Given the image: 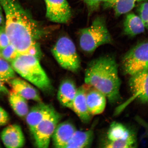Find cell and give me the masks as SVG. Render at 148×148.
<instances>
[{
	"mask_svg": "<svg viewBox=\"0 0 148 148\" xmlns=\"http://www.w3.org/2000/svg\"><path fill=\"white\" fill-rule=\"evenodd\" d=\"M5 16V30L10 44L19 54H30L40 58L39 40L43 30L17 0H0Z\"/></svg>",
	"mask_w": 148,
	"mask_h": 148,
	"instance_id": "1",
	"label": "cell"
},
{
	"mask_svg": "<svg viewBox=\"0 0 148 148\" xmlns=\"http://www.w3.org/2000/svg\"><path fill=\"white\" fill-rule=\"evenodd\" d=\"M84 81L85 84L102 92L111 103L121 99V79L117 62L112 56H103L91 61L85 71Z\"/></svg>",
	"mask_w": 148,
	"mask_h": 148,
	"instance_id": "2",
	"label": "cell"
},
{
	"mask_svg": "<svg viewBox=\"0 0 148 148\" xmlns=\"http://www.w3.org/2000/svg\"><path fill=\"white\" fill-rule=\"evenodd\" d=\"M39 58L30 54H19L12 62L14 71L42 91L49 92L52 85L40 65Z\"/></svg>",
	"mask_w": 148,
	"mask_h": 148,
	"instance_id": "3",
	"label": "cell"
},
{
	"mask_svg": "<svg viewBox=\"0 0 148 148\" xmlns=\"http://www.w3.org/2000/svg\"><path fill=\"white\" fill-rule=\"evenodd\" d=\"M79 42L81 49L88 53H93L101 45L112 44V38L105 18L97 16L90 26L81 29L79 31Z\"/></svg>",
	"mask_w": 148,
	"mask_h": 148,
	"instance_id": "4",
	"label": "cell"
},
{
	"mask_svg": "<svg viewBox=\"0 0 148 148\" xmlns=\"http://www.w3.org/2000/svg\"><path fill=\"white\" fill-rule=\"evenodd\" d=\"M55 60L64 69L75 73L81 67L80 58L73 40L66 36L59 38L51 49Z\"/></svg>",
	"mask_w": 148,
	"mask_h": 148,
	"instance_id": "5",
	"label": "cell"
},
{
	"mask_svg": "<svg viewBox=\"0 0 148 148\" xmlns=\"http://www.w3.org/2000/svg\"><path fill=\"white\" fill-rule=\"evenodd\" d=\"M121 66L124 73L130 76L148 69V40L139 42L126 53Z\"/></svg>",
	"mask_w": 148,
	"mask_h": 148,
	"instance_id": "6",
	"label": "cell"
},
{
	"mask_svg": "<svg viewBox=\"0 0 148 148\" xmlns=\"http://www.w3.org/2000/svg\"><path fill=\"white\" fill-rule=\"evenodd\" d=\"M62 116L55 110L38 124L31 133L38 148L49 147L51 138Z\"/></svg>",
	"mask_w": 148,
	"mask_h": 148,
	"instance_id": "7",
	"label": "cell"
},
{
	"mask_svg": "<svg viewBox=\"0 0 148 148\" xmlns=\"http://www.w3.org/2000/svg\"><path fill=\"white\" fill-rule=\"evenodd\" d=\"M131 97L127 102L117 108L115 114H118L127 104L134 100L143 103H148V69L130 76L129 81Z\"/></svg>",
	"mask_w": 148,
	"mask_h": 148,
	"instance_id": "8",
	"label": "cell"
},
{
	"mask_svg": "<svg viewBox=\"0 0 148 148\" xmlns=\"http://www.w3.org/2000/svg\"><path fill=\"white\" fill-rule=\"evenodd\" d=\"M46 16L50 21L64 24L71 19L72 12L67 0H44Z\"/></svg>",
	"mask_w": 148,
	"mask_h": 148,
	"instance_id": "9",
	"label": "cell"
},
{
	"mask_svg": "<svg viewBox=\"0 0 148 148\" xmlns=\"http://www.w3.org/2000/svg\"><path fill=\"white\" fill-rule=\"evenodd\" d=\"M108 141L121 142L136 147L137 140L134 133L125 125L114 121L111 124L107 132Z\"/></svg>",
	"mask_w": 148,
	"mask_h": 148,
	"instance_id": "10",
	"label": "cell"
},
{
	"mask_svg": "<svg viewBox=\"0 0 148 148\" xmlns=\"http://www.w3.org/2000/svg\"><path fill=\"white\" fill-rule=\"evenodd\" d=\"M86 90L87 104L92 116L97 115L104 112L107 98L102 92L88 84L84 85Z\"/></svg>",
	"mask_w": 148,
	"mask_h": 148,
	"instance_id": "11",
	"label": "cell"
},
{
	"mask_svg": "<svg viewBox=\"0 0 148 148\" xmlns=\"http://www.w3.org/2000/svg\"><path fill=\"white\" fill-rule=\"evenodd\" d=\"M1 138L3 145L7 148H21L25 145L23 131L20 126L17 124L5 127L1 133Z\"/></svg>",
	"mask_w": 148,
	"mask_h": 148,
	"instance_id": "12",
	"label": "cell"
},
{
	"mask_svg": "<svg viewBox=\"0 0 148 148\" xmlns=\"http://www.w3.org/2000/svg\"><path fill=\"white\" fill-rule=\"evenodd\" d=\"M55 110L50 105L41 102L38 103L29 110L25 118L31 132L32 133L37 125Z\"/></svg>",
	"mask_w": 148,
	"mask_h": 148,
	"instance_id": "13",
	"label": "cell"
},
{
	"mask_svg": "<svg viewBox=\"0 0 148 148\" xmlns=\"http://www.w3.org/2000/svg\"><path fill=\"white\" fill-rule=\"evenodd\" d=\"M77 130L71 122L64 121L58 124L53 132L52 138L54 147L65 148L68 142Z\"/></svg>",
	"mask_w": 148,
	"mask_h": 148,
	"instance_id": "14",
	"label": "cell"
},
{
	"mask_svg": "<svg viewBox=\"0 0 148 148\" xmlns=\"http://www.w3.org/2000/svg\"><path fill=\"white\" fill-rule=\"evenodd\" d=\"M71 110L83 123H88L90 121L92 116L89 112L87 104L86 90L84 86L77 88Z\"/></svg>",
	"mask_w": 148,
	"mask_h": 148,
	"instance_id": "15",
	"label": "cell"
},
{
	"mask_svg": "<svg viewBox=\"0 0 148 148\" xmlns=\"http://www.w3.org/2000/svg\"><path fill=\"white\" fill-rule=\"evenodd\" d=\"M9 82L12 90L26 99L31 100L38 103L42 102L38 90L27 81L15 77Z\"/></svg>",
	"mask_w": 148,
	"mask_h": 148,
	"instance_id": "16",
	"label": "cell"
},
{
	"mask_svg": "<svg viewBox=\"0 0 148 148\" xmlns=\"http://www.w3.org/2000/svg\"><path fill=\"white\" fill-rule=\"evenodd\" d=\"M77 90L73 81L69 79L63 81L57 93V98L60 104L63 106L71 109Z\"/></svg>",
	"mask_w": 148,
	"mask_h": 148,
	"instance_id": "17",
	"label": "cell"
},
{
	"mask_svg": "<svg viewBox=\"0 0 148 148\" xmlns=\"http://www.w3.org/2000/svg\"><path fill=\"white\" fill-rule=\"evenodd\" d=\"M146 28L141 18L134 13L127 14L123 23V31L125 35L134 37L144 32Z\"/></svg>",
	"mask_w": 148,
	"mask_h": 148,
	"instance_id": "18",
	"label": "cell"
},
{
	"mask_svg": "<svg viewBox=\"0 0 148 148\" xmlns=\"http://www.w3.org/2000/svg\"><path fill=\"white\" fill-rule=\"evenodd\" d=\"M93 129L87 131L76 130L65 148H86L91 145L93 140Z\"/></svg>",
	"mask_w": 148,
	"mask_h": 148,
	"instance_id": "19",
	"label": "cell"
},
{
	"mask_svg": "<svg viewBox=\"0 0 148 148\" xmlns=\"http://www.w3.org/2000/svg\"><path fill=\"white\" fill-rule=\"evenodd\" d=\"M147 0H106L103 3L105 8H112L115 16L118 17L132 10L137 3Z\"/></svg>",
	"mask_w": 148,
	"mask_h": 148,
	"instance_id": "20",
	"label": "cell"
},
{
	"mask_svg": "<svg viewBox=\"0 0 148 148\" xmlns=\"http://www.w3.org/2000/svg\"><path fill=\"white\" fill-rule=\"evenodd\" d=\"M8 95L9 102L16 115L20 117L26 116L29 111L27 100L13 90Z\"/></svg>",
	"mask_w": 148,
	"mask_h": 148,
	"instance_id": "21",
	"label": "cell"
},
{
	"mask_svg": "<svg viewBox=\"0 0 148 148\" xmlns=\"http://www.w3.org/2000/svg\"><path fill=\"white\" fill-rule=\"evenodd\" d=\"M13 68L7 61L0 58V80L3 82H9L15 77Z\"/></svg>",
	"mask_w": 148,
	"mask_h": 148,
	"instance_id": "22",
	"label": "cell"
},
{
	"mask_svg": "<svg viewBox=\"0 0 148 148\" xmlns=\"http://www.w3.org/2000/svg\"><path fill=\"white\" fill-rule=\"evenodd\" d=\"M0 50L1 58L7 62H12L19 55L15 48L10 44Z\"/></svg>",
	"mask_w": 148,
	"mask_h": 148,
	"instance_id": "23",
	"label": "cell"
},
{
	"mask_svg": "<svg viewBox=\"0 0 148 148\" xmlns=\"http://www.w3.org/2000/svg\"><path fill=\"white\" fill-rule=\"evenodd\" d=\"M138 15L141 18L146 29H148V3H141L138 9Z\"/></svg>",
	"mask_w": 148,
	"mask_h": 148,
	"instance_id": "24",
	"label": "cell"
},
{
	"mask_svg": "<svg viewBox=\"0 0 148 148\" xmlns=\"http://www.w3.org/2000/svg\"><path fill=\"white\" fill-rule=\"evenodd\" d=\"M85 3L88 9L89 14H91L99 8L102 3L106 0H80Z\"/></svg>",
	"mask_w": 148,
	"mask_h": 148,
	"instance_id": "25",
	"label": "cell"
},
{
	"mask_svg": "<svg viewBox=\"0 0 148 148\" xmlns=\"http://www.w3.org/2000/svg\"><path fill=\"white\" fill-rule=\"evenodd\" d=\"M10 44L5 28L0 29V50L6 47Z\"/></svg>",
	"mask_w": 148,
	"mask_h": 148,
	"instance_id": "26",
	"label": "cell"
},
{
	"mask_svg": "<svg viewBox=\"0 0 148 148\" xmlns=\"http://www.w3.org/2000/svg\"><path fill=\"white\" fill-rule=\"evenodd\" d=\"M9 119L8 114L4 109L0 107V126L6 125Z\"/></svg>",
	"mask_w": 148,
	"mask_h": 148,
	"instance_id": "27",
	"label": "cell"
},
{
	"mask_svg": "<svg viewBox=\"0 0 148 148\" xmlns=\"http://www.w3.org/2000/svg\"><path fill=\"white\" fill-rule=\"evenodd\" d=\"M9 91L3 82L0 80V94L8 95Z\"/></svg>",
	"mask_w": 148,
	"mask_h": 148,
	"instance_id": "28",
	"label": "cell"
},
{
	"mask_svg": "<svg viewBox=\"0 0 148 148\" xmlns=\"http://www.w3.org/2000/svg\"><path fill=\"white\" fill-rule=\"evenodd\" d=\"M3 11L0 4V29L5 28V20L3 15Z\"/></svg>",
	"mask_w": 148,
	"mask_h": 148,
	"instance_id": "29",
	"label": "cell"
},
{
	"mask_svg": "<svg viewBox=\"0 0 148 148\" xmlns=\"http://www.w3.org/2000/svg\"><path fill=\"white\" fill-rule=\"evenodd\" d=\"M1 147V143H0V147Z\"/></svg>",
	"mask_w": 148,
	"mask_h": 148,
	"instance_id": "30",
	"label": "cell"
},
{
	"mask_svg": "<svg viewBox=\"0 0 148 148\" xmlns=\"http://www.w3.org/2000/svg\"></svg>",
	"mask_w": 148,
	"mask_h": 148,
	"instance_id": "31",
	"label": "cell"
}]
</instances>
